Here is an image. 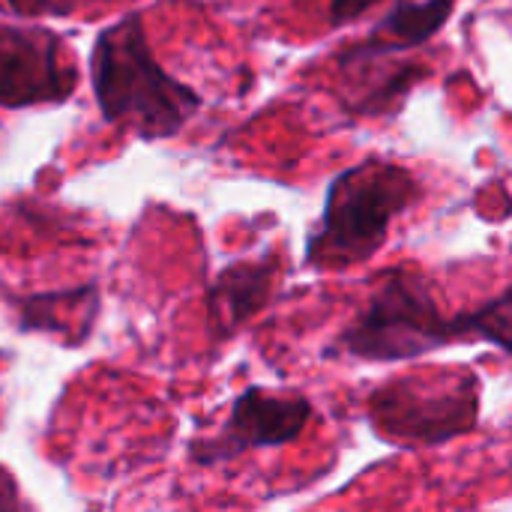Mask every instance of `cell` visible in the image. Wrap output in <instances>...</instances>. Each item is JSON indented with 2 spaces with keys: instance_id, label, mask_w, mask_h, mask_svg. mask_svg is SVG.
Here are the masks:
<instances>
[{
  "instance_id": "8",
  "label": "cell",
  "mask_w": 512,
  "mask_h": 512,
  "mask_svg": "<svg viewBox=\"0 0 512 512\" xmlns=\"http://www.w3.org/2000/svg\"><path fill=\"white\" fill-rule=\"evenodd\" d=\"M24 18H45V15H69L81 0H6Z\"/></svg>"
},
{
  "instance_id": "2",
  "label": "cell",
  "mask_w": 512,
  "mask_h": 512,
  "mask_svg": "<svg viewBox=\"0 0 512 512\" xmlns=\"http://www.w3.org/2000/svg\"><path fill=\"white\" fill-rule=\"evenodd\" d=\"M90 81L102 117L126 123L141 138H171L201 108V96L153 57L138 12L123 15L96 36Z\"/></svg>"
},
{
  "instance_id": "9",
  "label": "cell",
  "mask_w": 512,
  "mask_h": 512,
  "mask_svg": "<svg viewBox=\"0 0 512 512\" xmlns=\"http://www.w3.org/2000/svg\"><path fill=\"white\" fill-rule=\"evenodd\" d=\"M378 3H384V0H333L330 24H351V21H357L360 15H366Z\"/></svg>"
},
{
  "instance_id": "5",
  "label": "cell",
  "mask_w": 512,
  "mask_h": 512,
  "mask_svg": "<svg viewBox=\"0 0 512 512\" xmlns=\"http://www.w3.org/2000/svg\"><path fill=\"white\" fill-rule=\"evenodd\" d=\"M312 420V402L300 393H276L267 387L243 390L225 426L210 438H195L189 444V456L198 465L231 462L243 453L291 444L303 435Z\"/></svg>"
},
{
  "instance_id": "7",
  "label": "cell",
  "mask_w": 512,
  "mask_h": 512,
  "mask_svg": "<svg viewBox=\"0 0 512 512\" xmlns=\"http://www.w3.org/2000/svg\"><path fill=\"white\" fill-rule=\"evenodd\" d=\"M270 285H273V264L270 261H258V264H234L228 267L216 285L210 288V312L213 321L231 333L237 330L246 318H252L270 297Z\"/></svg>"
},
{
  "instance_id": "6",
  "label": "cell",
  "mask_w": 512,
  "mask_h": 512,
  "mask_svg": "<svg viewBox=\"0 0 512 512\" xmlns=\"http://www.w3.org/2000/svg\"><path fill=\"white\" fill-rule=\"evenodd\" d=\"M75 90V72L60 57V42L42 27L0 24V105L27 108L63 102Z\"/></svg>"
},
{
  "instance_id": "10",
  "label": "cell",
  "mask_w": 512,
  "mask_h": 512,
  "mask_svg": "<svg viewBox=\"0 0 512 512\" xmlns=\"http://www.w3.org/2000/svg\"><path fill=\"white\" fill-rule=\"evenodd\" d=\"M0 512H21L18 486H15V480H12V474L6 468H0Z\"/></svg>"
},
{
  "instance_id": "1",
  "label": "cell",
  "mask_w": 512,
  "mask_h": 512,
  "mask_svg": "<svg viewBox=\"0 0 512 512\" xmlns=\"http://www.w3.org/2000/svg\"><path fill=\"white\" fill-rule=\"evenodd\" d=\"M510 306L512 294L504 291L474 312L447 315L420 273L393 270L342 330L333 351L369 363H402L453 342L477 339L510 351Z\"/></svg>"
},
{
  "instance_id": "4",
  "label": "cell",
  "mask_w": 512,
  "mask_h": 512,
  "mask_svg": "<svg viewBox=\"0 0 512 512\" xmlns=\"http://www.w3.org/2000/svg\"><path fill=\"white\" fill-rule=\"evenodd\" d=\"M480 384L471 372L402 378L381 387L372 402L375 429L396 444H441L477 423Z\"/></svg>"
},
{
  "instance_id": "3",
  "label": "cell",
  "mask_w": 512,
  "mask_h": 512,
  "mask_svg": "<svg viewBox=\"0 0 512 512\" xmlns=\"http://www.w3.org/2000/svg\"><path fill=\"white\" fill-rule=\"evenodd\" d=\"M417 198V180L393 162H360L342 171L327 192L321 228L312 234L306 264L354 267L387 240L393 219Z\"/></svg>"
}]
</instances>
